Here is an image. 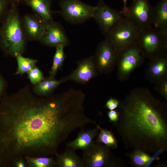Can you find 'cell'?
<instances>
[{
	"mask_svg": "<svg viewBox=\"0 0 167 167\" xmlns=\"http://www.w3.org/2000/svg\"><path fill=\"white\" fill-rule=\"evenodd\" d=\"M36 96L23 90L0 102V167L18 158L55 155L73 132L89 122L74 90Z\"/></svg>",
	"mask_w": 167,
	"mask_h": 167,
	"instance_id": "6da1fadb",
	"label": "cell"
},
{
	"mask_svg": "<svg viewBox=\"0 0 167 167\" xmlns=\"http://www.w3.org/2000/svg\"><path fill=\"white\" fill-rule=\"evenodd\" d=\"M119 116L114 124L126 147L155 154L167 148L166 105L149 90L132 91L120 103Z\"/></svg>",
	"mask_w": 167,
	"mask_h": 167,
	"instance_id": "7a4b0ae2",
	"label": "cell"
},
{
	"mask_svg": "<svg viewBox=\"0 0 167 167\" xmlns=\"http://www.w3.org/2000/svg\"><path fill=\"white\" fill-rule=\"evenodd\" d=\"M27 39L18 6L10 4L0 27V47L6 55L22 54Z\"/></svg>",
	"mask_w": 167,
	"mask_h": 167,
	"instance_id": "3957f363",
	"label": "cell"
},
{
	"mask_svg": "<svg viewBox=\"0 0 167 167\" xmlns=\"http://www.w3.org/2000/svg\"><path fill=\"white\" fill-rule=\"evenodd\" d=\"M136 43L145 57L150 59L166 54L167 31L152 26L140 30Z\"/></svg>",
	"mask_w": 167,
	"mask_h": 167,
	"instance_id": "277c9868",
	"label": "cell"
},
{
	"mask_svg": "<svg viewBox=\"0 0 167 167\" xmlns=\"http://www.w3.org/2000/svg\"><path fill=\"white\" fill-rule=\"evenodd\" d=\"M139 30L129 19L123 16L105 37L113 45L118 57L126 48L136 43Z\"/></svg>",
	"mask_w": 167,
	"mask_h": 167,
	"instance_id": "5b68a950",
	"label": "cell"
},
{
	"mask_svg": "<svg viewBox=\"0 0 167 167\" xmlns=\"http://www.w3.org/2000/svg\"><path fill=\"white\" fill-rule=\"evenodd\" d=\"M59 13L66 21L73 24L81 23L93 18L96 6L80 0H60Z\"/></svg>",
	"mask_w": 167,
	"mask_h": 167,
	"instance_id": "8992f818",
	"label": "cell"
},
{
	"mask_svg": "<svg viewBox=\"0 0 167 167\" xmlns=\"http://www.w3.org/2000/svg\"><path fill=\"white\" fill-rule=\"evenodd\" d=\"M145 58L135 43L128 46L118 56V76L121 81L126 80L130 74L143 62Z\"/></svg>",
	"mask_w": 167,
	"mask_h": 167,
	"instance_id": "52a82bcc",
	"label": "cell"
},
{
	"mask_svg": "<svg viewBox=\"0 0 167 167\" xmlns=\"http://www.w3.org/2000/svg\"><path fill=\"white\" fill-rule=\"evenodd\" d=\"M93 57L97 70L101 74L109 73L117 64L118 54L106 37L98 44Z\"/></svg>",
	"mask_w": 167,
	"mask_h": 167,
	"instance_id": "ba28073f",
	"label": "cell"
},
{
	"mask_svg": "<svg viewBox=\"0 0 167 167\" xmlns=\"http://www.w3.org/2000/svg\"><path fill=\"white\" fill-rule=\"evenodd\" d=\"M153 12V7L149 0H133L124 16L141 30L152 26Z\"/></svg>",
	"mask_w": 167,
	"mask_h": 167,
	"instance_id": "9c48e42d",
	"label": "cell"
},
{
	"mask_svg": "<svg viewBox=\"0 0 167 167\" xmlns=\"http://www.w3.org/2000/svg\"><path fill=\"white\" fill-rule=\"evenodd\" d=\"M123 16L120 11L108 5L104 0H100L96 6L93 18L105 36Z\"/></svg>",
	"mask_w": 167,
	"mask_h": 167,
	"instance_id": "30bf717a",
	"label": "cell"
},
{
	"mask_svg": "<svg viewBox=\"0 0 167 167\" xmlns=\"http://www.w3.org/2000/svg\"><path fill=\"white\" fill-rule=\"evenodd\" d=\"M83 157L84 167H105L115 165L109 148L98 142L84 151Z\"/></svg>",
	"mask_w": 167,
	"mask_h": 167,
	"instance_id": "8fae6325",
	"label": "cell"
},
{
	"mask_svg": "<svg viewBox=\"0 0 167 167\" xmlns=\"http://www.w3.org/2000/svg\"><path fill=\"white\" fill-rule=\"evenodd\" d=\"M77 67L68 76L65 77L69 81L85 84L97 75L93 56H91L77 62Z\"/></svg>",
	"mask_w": 167,
	"mask_h": 167,
	"instance_id": "7c38bea8",
	"label": "cell"
},
{
	"mask_svg": "<svg viewBox=\"0 0 167 167\" xmlns=\"http://www.w3.org/2000/svg\"><path fill=\"white\" fill-rule=\"evenodd\" d=\"M44 45L56 47L68 46L70 41L61 24L54 20L47 23L44 34L40 41Z\"/></svg>",
	"mask_w": 167,
	"mask_h": 167,
	"instance_id": "4fadbf2b",
	"label": "cell"
},
{
	"mask_svg": "<svg viewBox=\"0 0 167 167\" xmlns=\"http://www.w3.org/2000/svg\"><path fill=\"white\" fill-rule=\"evenodd\" d=\"M21 20L27 39L40 41L45 33L47 23L35 14H26Z\"/></svg>",
	"mask_w": 167,
	"mask_h": 167,
	"instance_id": "5bb4252c",
	"label": "cell"
},
{
	"mask_svg": "<svg viewBox=\"0 0 167 167\" xmlns=\"http://www.w3.org/2000/svg\"><path fill=\"white\" fill-rule=\"evenodd\" d=\"M167 72L166 54L150 59L147 72V77L150 81L157 83L167 78Z\"/></svg>",
	"mask_w": 167,
	"mask_h": 167,
	"instance_id": "9a60e30c",
	"label": "cell"
},
{
	"mask_svg": "<svg viewBox=\"0 0 167 167\" xmlns=\"http://www.w3.org/2000/svg\"><path fill=\"white\" fill-rule=\"evenodd\" d=\"M99 131L98 126L92 130L80 131L75 139L67 143L66 146L74 150L84 151L92 147L94 144L93 139Z\"/></svg>",
	"mask_w": 167,
	"mask_h": 167,
	"instance_id": "2e32d148",
	"label": "cell"
},
{
	"mask_svg": "<svg viewBox=\"0 0 167 167\" xmlns=\"http://www.w3.org/2000/svg\"><path fill=\"white\" fill-rule=\"evenodd\" d=\"M24 3L32 9L35 14L46 23L53 20L51 0H25Z\"/></svg>",
	"mask_w": 167,
	"mask_h": 167,
	"instance_id": "e0dca14e",
	"label": "cell"
},
{
	"mask_svg": "<svg viewBox=\"0 0 167 167\" xmlns=\"http://www.w3.org/2000/svg\"><path fill=\"white\" fill-rule=\"evenodd\" d=\"M55 155L57 166L59 167H84L82 160L71 149H66L63 153H56Z\"/></svg>",
	"mask_w": 167,
	"mask_h": 167,
	"instance_id": "ac0fdd59",
	"label": "cell"
},
{
	"mask_svg": "<svg viewBox=\"0 0 167 167\" xmlns=\"http://www.w3.org/2000/svg\"><path fill=\"white\" fill-rule=\"evenodd\" d=\"M153 9L152 26L155 28L167 31V0H161Z\"/></svg>",
	"mask_w": 167,
	"mask_h": 167,
	"instance_id": "d6986e66",
	"label": "cell"
},
{
	"mask_svg": "<svg viewBox=\"0 0 167 167\" xmlns=\"http://www.w3.org/2000/svg\"><path fill=\"white\" fill-rule=\"evenodd\" d=\"M66 82L65 78L57 80L49 76L35 84L33 92L36 95L45 96L53 93V91L62 84Z\"/></svg>",
	"mask_w": 167,
	"mask_h": 167,
	"instance_id": "ffe728a7",
	"label": "cell"
},
{
	"mask_svg": "<svg viewBox=\"0 0 167 167\" xmlns=\"http://www.w3.org/2000/svg\"><path fill=\"white\" fill-rule=\"evenodd\" d=\"M27 167H54L57 166L56 160L48 156L24 157Z\"/></svg>",
	"mask_w": 167,
	"mask_h": 167,
	"instance_id": "44dd1931",
	"label": "cell"
},
{
	"mask_svg": "<svg viewBox=\"0 0 167 167\" xmlns=\"http://www.w3.org/2000/svg\"><path fill=\"white\" fill-rule=\"evenodd\" d=\"M64 47L62 45L56 47L52 65L49 71L50 76L54 77L63 64L66 57L64 52Z\"/></svg>",
	"mask_w": 167,
	"mask_h": 167,
	"instance_id": "7402d4cb",
	"label": "cell"
},
{
	"mask_svg": "<svg viewBox=\"0 0 167 167\" xmlns=\"http://www.w3.org/2000/svg\"><path fill=\"white\" fill-rule=\"evenodd\" d=\"M14 56L17 61L18 68L16 74H23L28 73L36 66L37 60L23 57L21 54H15Z\"/></svg>",
	"mask_w": 167,
	"mask_h": 167,
	"instance_id": "603a6c76",
	"label": "cell"
},
{
	"mask_svg": "<svg viewBox=\"0 0 167 167\" xmlns=\"http://www.w3.org/2000/svg\"><path fill=\"white\" fill-rule=\"evenodd\" d=\"M129 157L132 164L138 167L146 165L152 159L147 153L140 149H134L130 154Z\"/></svg>",
	"mask_w": 167,
	"mask_h": 167,
	"instance_id": "cb8c5ba5",
	"label": "cell"
},
{
	"mask_svg": "<svg viewBox=\"0 0 167 167\" xmlns=\"http://www.w3.org/2000/svg\"><path fill=\"white\" fill-rule=\"evenodd\" d=\"M99 133L97 142L102 143L109 148L115 149L117 148L118 143L113 134L110 131L103 129L98 126Z\"/></svg>",
	"mask_w": 167,
	"mask_h": 167,
	"instance_id": "d4e9b609",
	"label": "cell"
},
{
	"mask_svg": "<svg viewBox=\"0 0 167 167\" xmlns=\"http://www.w3.org/2000/svg\"><path fill=\"white\" fill-rule=\"evenodd\" d=\"M28 77L31 83L34 84L40 83L45 79L41 71L36 66L28 72Z\"/></svg>",
	"mask_w": 167,
	"mask_h": 167,
	"instance_id": "484cf974",
	"label": "cell"
},
{
	"mask_svg": "<svg viewBox=\"0 0 167 167\" xmlns=\"http://www.w3.org/2000/svg\"><path fill=\"white\" fill-rule=\"evenodd\" d=\"M156 84L155 87V89L156 91L161 95L165 99H167V79L166 78Z\"/></svg>",
	"mask_w": 167,
	"mask_h": 167,
	"instance_id": "4316f807",
	"label": "cell"
},
{
	"mask_svg": "<svg viewBox=\"0 0 167 167\" xmlns=\"http://www.w3.org/2000/svg\"><path fill=\"white\" fill-rule=\"evenodd\" d=\"M10 4L7 0H0V20L4 17Z\"/></svg>",
	"mask_w": 167,
	"mask_h": 167,
	"instance_id": "83f0119b",
	"label": "cell"
},
{
	"mask_svg": "<svg viewBox=\"0 0 167 167\" xmlns=\"http://www.w3.org/2000/svg\"><path fill=\"white\" fill-rule=\"evenodd\" d=\"M120 103L118 100L111 98L107 101L106 107L109 110H114L119 105Z\"/></svg>",
	"mask_w": 167,
	"mask_h": 167,
	"instance_id": "f1b7e54d",
	"label": "cell"
},
{
	"mask_svg": "<svg viewBox=\"0 0 167 167\" xmlns=\"http://www.w3.org/2000/svg\"><path fill=\"white\" fill-rule=\"evenodd\" d=\"M107 115L110 121L114 123L119 118V113L114 110H109L107 113Z\"/></svg>",
	"mask_w": 167,
	"mask_h": 167,
	"instance_id": "f546056e",
	"label": "cell"
},
{
	"mask_svg": "<svg viewBox=\"0 0 167 167\" xmlns=\"http://www.w3.org/2000/svg\"><path fill=\"white\" fill-rule=\"evenodd\" d=\"M27 167L24 158L20 157L17 159L14 162L13 167Z\"/></svg>",
	"mask_w": 167,
	"mask_h": 167,
	"instance_id": "4dcf8cb0",
	"label": "cell"
},
{
	"mask_svg": "<svg viewBox=\"0 0 167 167\" xmlns=\"http://www.w3.org/2000/svg\"><path fill=\"white\" fill-rule=\"evenodd\" d=\"M5 87V81L2 77L0 75V101L4 94L3 92Z\"/></svg>",
	"mask_w": 167,
	"mask_h": 167,
	"instance_id": "1f68e13d",
	"label": "cell"
},
{
	"mask_svg": "<svg viewBox=\"0 0 167 167\" xmlns=\"http://www.w3.org/2000/svg\"><path fill=\"white\" fill-rule=\"evenodd\" d=\"M123 2V6L122 10L120 11L122 15L124 16L126 13L128 9V7L127 5V0H122Z\"/></svg>",
	"mask_w": 167,
	"mask_h": 167,
	"instance_id": "d6a6232c",
	"label": "cell"
},
{
	"mask_svg": "<svg viewBox=\"0 0 167 167\" xmlns=\"http://www.w3.org/2000/svg\"><path fill=\"white\" fill-rule=\"evenodd\" d=\"M10 4H14L17 6L20 4L24 3L25 0H7Z\"/></svg>",
	"mask_w": 167,
	"mask_h": 167,
	"instance_id": "836d02e7",
	"label": "cell"
}]
</instances>
